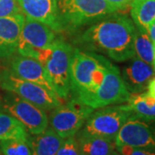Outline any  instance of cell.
I'll return each instance as SVG.
<instances>
[{
    "instance_id": "1",
    "label": "cell",
    "mask_w": 155,
    "mask_h": 155,
    "mask_svg": "<svg viewBox=\"0 0 155 155\" xmlns=\"http://www.w3.org/2000/svg\"><path fill=\"white\" fill-rule=\"evenodd\" d=\"M134 32L132 19L114 13L87 28L81 41L91 49L102 52L116 62H123L135 56Z\"/></svg>"
},
{
    "instance_id": "2",
    "label": "cell",
    "mask_w": 155,
    "mask_h": 155,
    "mask_svg": "<svg viewBox=\"0 0 155 155\" xmlns=\"http://www.w3.org/2000/svg\"><path fill=\"white\" fill-rule=\"evenodd\" d=\"M73 50L70 45L56 39L48 48L39 53L36 60L44 67L53 88L61 99L67 98L72 90L71 65Z\"/></svg>"
},
{
    "instance_id": "3",
    "label": "cell",
    "mask_w": 155,
    "mask_h": 155,
    "mask_svg": "<svg viewBox=\"0 0 155 155\" xmlns=\"http://www.w3.org/2000/svg\"><path fill=\"white\" fill-rule=\"evenodd\" d=\"M105 74V67L102 56L73 50L71 65L72 90L80 102L94 93L102 84Z\"/></svg>"
},
{
    "instance_id": "4",
    "label": "cell",
    "mask_w": 155,
    "mask_h": 155,
    "mask_svg": "<svg viewBox=\"0 0 155 155\" xmlns=\"http://www.w3.org/2000/svg\"><path fill=\"white\" fill-rule=\"evenodd\" d=\"M57 6L64 29L99 21L119 11L105 0H57Z\"/></svg>"
},
{
    "instance_id": "5",
    "label": "cell",
    "mask_w": 155,
    "mask_h": 155,
    "mask_svg": "<svg viewBox=\"0 0 155 155\" xmlns=\"http://www.w3.org/2000/svg\"><path fill=\"white\" fill-rule=\"evenodd\" d=\"M102 61L105 67L103 82L94 93L81 101L93 110L127 103L131 95L125 86L119 68L103 56Z\"/></svg>"
},
{
    "instance_id": "6",
    "label": "cell",
    "mask_w": 155,
    "mask_h": 155,
    "mask_svg": "<svg viewBox=\"0 0 155 155\" xmlns=\"http://www.w3.org/2000/svg\"><path fill=\"white\" fill-rule=\"evenodd\" d=\"M0 112L15 117L31 134L41 133L48 126V117L44 110L11 91L0 96Z\"/></svg>"
},
{
    "instance_id": "7",
    "label": "cell",
    "mask_w": 155,
    "mask_h": 155,
    "mask_svg": "<svg viewBox=\"0 0 155 155\" xmlns=\"http://www.w3.org/2000/svg\"><path fill=\"white\" fill-rule=\"evenodd\" d=\"M132 114L127 104L103 107L91 114L80 135L100 136L115 140L119 130Z\"/></svg>"
},
{
    "instance_id": "8",
    "label": "cell",
    "mask_w": 155,
    "mask_h": 155,
    "mask_svg": "<svg viewBox=\"0 0 155 155\" xmlns=\"http://www.w3.org/2000/svg\"><path fill=\"white\" fill-rule=\"evenodd\" d=\"M0 86L6 91L17 94L45 111L52 110L62 104L61 98L55 92L16 77L11 71H5L0 76Z\"/></svg>"
},
{
    "instance_id": "9",
    "label": "cell",
    "mask_w": 155,
    "mask_h": 155,
    "mask_svg": "<svg viewBox=\"0 0 155 155\" xmlns=\"http://www.w3.org/2000/svg\"><path fill=\"white\" fill-rule=\"evenodd\" d=\"M93 111L92 108L85 105L77 98L72 99L67 104H62L52 110L48 123L61 138H68L74 136L80 130Z\"/></svg>"
},
{
    "instance_id": "10",
    "label": "cell",
    "mask_w": 155,
    "mask_h": 155,
    "mask_svg": "<svg viewBox=\"0 0 155 155\" xmlns=\"http://www.w3.org/2000/svg\"><path fill=\"white\" fill-rule=\"evenodd\" d=\"M55 41V31L42 22L25 17L17 51L20 55L36 60L39 53Z\"/></svg>"
},
{
    "instance_id": "11",
    "label": "cell",
    "mask_w": 155,
    "mask_h": 155,
    "mask_svg": "<svg viewBox=\"0 0 155 155\" xmlns=\"http://www.w3.org/2000/svg\"><path fill=\"white\" fill-rule=\"evenodd\" d=\"M115 143L155 150V121L133 113L116 134Z\"/></svg>"
},
{
    "instance_id": "12",
    "label": "cell",
    "mask_w": 155,
    "mask_h": 155,
    "mask_svg": "<svg viewBox=\"0 0 155 155\" xmlns=\"http://www.w3.org/2000/svg\"><path fill=\"white\" fill-rule=\"evenodd\" d=\"M17 3L25 17L44 23L55 32L64 30L57 0H17Z\"/></svg>"
},
{
    "instance_id": "13",
    "label": "cell",
    "mask_w": 155,
    "mask_h": 155,
    "mask_svg": "<svg viewBox=\"0 0 155 155\" xmlns=\"http://www.w3.org/2000/svg\"><path fill=\"white\" fill-rule=\"evenodd\" d=\"M121 75L127 91L131 94H138L147 91L149 82L155 77V71L153 66L134 56L122 69Z\"/></svg>"
},
{
    "instance_id": "14",
    "label": "cell",
    "mask_w": 155,
    "mask_h": 155,
    "mask_svg": "<svg viewBox=\"0 0 155 155\" xmlns=\"http://www.w3.org/2000/svg\"><path fill=\"white\" fill-rule=\"evenodd\" d=\"M11 69V73L16 77L39 84L49 91L55 92L44 67L37 60L19 54L13 59Z\"/></svg>"
},
{
    "instance_id": "15",
    "label": "cell",
    "mask_w": 155,
    "mask_h": 155,
    "mask_svg": "<svg viewBox=\"0 0 155 155\" xmlns=\"http://www.w3.org/2000/svg\"><path fill=\"white\" fill-rule=\"evenodd\" d=\"M25 21L23 13L0 17V57L12 55L17 50L20 34Z\"/></svg>"
},
{
    "instance_id": "16",
    "label": "cell",
    "mask_w": 155,
    "mask_h": 155,
    "mask_svg": "<svg viewBox=\"0 0 155 155\" xmlns=\"http://www.w3.org/2000/svg\"><path fill=\"white\" fill-rule=\"evenodd\" d=\"M63 140L50 127L37 134H28L27 141L32 155H55Z\"/></svg>"
},
{
    "instance_id": "17",
    "label": "cell",
    "mask_w": 155,
    "mask_h": 155,
    "mask_svg": "<svg viewBox=\"0 0 155 155\" xmlns=\"http://www.w3.org/2000/svg\"><path fill=\"white\" fill-rule=\"evenodd\" d=\"M77 140L81 155H110L116 151L115 140L110 139L79 135Z\"/></svg>"
},
{
    "instance_id": "18",
    "label": "cell",
    "mask_w": 155,
    "mask_h": 155,
    "mask_svg": "<svg viewBox=\"0 0 155 155\" xmlns=\"http://www.w3.org/2000/svg\"><path fill=\"white\" fill-rule=\"evenodd\" d=\"M129 7L135 26L147 30L155 20V0H133Z\"/></svg>"
},
{
    "instance_id": "19",
    "label": "cell",
    "mask_w": 155,
    "mask_h": 155,
    "mask_svg": "<svg viewBox=\"0 0 155 155\" xmlns=\"http://www.w3.org/2000/svg\"><path fill=\"white\" fill-rule=\"evenodd\" d=\"M28 132L22 122L15 117L0 112V140H28Z\"/></svg>"
},
{
    "instance_id": "20",
    "label": "cell",
    "mask_w": 155,
    "mask_h": 155,
    "mask_svg": "<svg viewBox=\"0 0 155 155\" xmlns=\"http://www.w3.org/2000/svg\"><path fill=\"white\" fill-rule=\"evenodd\" d=\"M127 105L134 115L144 119L155 121V99L147 92L131 94Z\"/></svg>"
},
{
    "instance_id": "21",
    "label": "cell",
    "mask_w": 155,
    "mask_h": 155,
    "mask_svg": "<svg viewBox=\"0 0 155 155\" xmlns=\"http://www.w3.org/2000/svg\"><path fill=\"white\" fill-rule=\"evenodd\" d=\"M134 48L135 56L137 58L153 66L155 48L153 42L150 39L147 30L135 26Z\"/></svg>"
},
{
    "instance_id": "22",
    "label": "cell",
    "mask_w": 155,
    "mask_h": 155,
    "mask_svg": "<svg viewBox=\"0 0 155 155\" xmlns=\"http://www.w3.org/2000/svg\"><path fill=\"white\" fill-rule=\"evenodd\" d=\"M0 149L3 155H32L27 140H0Z\"/></svg>"
},
{
    "instance_id": "23",
    "label": "cell",
    "mask_w": 155,
    "mask_h": 155,
    "mask_svg": "<svg viewBox=\"0 0 155 155\" xmlns=\"http://www.w3.org/2000/svg\"><path fill=\"white\" fill-rule=\"evenodd\" d=\"M55 155H80L79 147L75 135L64 139Z\"/></svg>"
},
{
    "instance_id": "24",
    "label": "cell",
    "mask_w": 155,
    "mask_h": 155,
    "mask_svg": "<svg viewBox=\"0 0 155 155\" xmlns=\"http://www.w3.org/2000/svg\"><path fill=\"white\" fill-rule=\"evenodd\" d=\"M22 13L17 0H0V17Z\"/></svg>"
},
{
    "instance_id": "25",
    "label": "cell",
    "mask_w": 155,
    "mask_h": 155,
    "mask_svg": "<svg viewBox=\"0 0 155 155\" xmlns=\"http://www.w3.org/2000/svg\"><path fill=\"white\" fill-rule=\"evenodd\" d=\"M116 150L121 155H155L154 149L135 147L127 145L116 146Z\"/></svg>"
},
{
    "instance_id": "26",
    "label": "cell",
    "mask_w": 155,
    "mask_h": 155,
    "mask_svg": "<svg viewBox=\"0 0 155 155\" xmlns=\"http://www.w3.org/2000/svg\"><path fill=\"white\" fill-rule=\"evenodd\" d=\"M105 1L116 7L119 11H122L129 7L133 0H105Z\"/></svg>"
},
{
    "instance_id": "27",
    "label": "cell",
    "mask_w": 155,
    "mask_h": 155,
    "mask_svg": "<svg viewBox=\"0 0 155 155\" xmlns=\"http://www.w3.org/2000/svg\"><path fill=\"white\" fill-rule=\"evenodd\" d=\"M147 93L151 97L155 99V77L148 84L147 89Z\"/></svg>"
},
{
    "instance_id": "28",
    "label": "cell",
    "mask_w": 155,
    "mask_h": 155,
    "mask_svg": "<svg viewBox=\"0 0 155 155\" xmlns=\"http://www.w3.org/2000/svg\"><path fill=\"white\" fill-rule=\"evenodd\" d=\"M147 33L149 35L150 39L154 44L155 42V20L150 24V26L147 28Z\"/></svg>"
},
{
    "instance_id": "29",
    "label": "cell",
    "mask_w": 155,
    "mask_h": 155,
    "mask_svg": "<svg viewBox=\"0 0 155 155\" xmlns=\"http://www.w3.org/2000/svg\"><path fill=\"white\" fill-rule=\"evenodd\" d=\"M110 155H121V154H120V153H118V152L116 150V151H115V152H113Z\"/></svg>"
},
{
    "instance_id": "30",
    "label": "cell",
    "mask_w": 155,
    "mask_h": 155,
    "mask_svg": "<svg viewBox=\"0 0 155 155\" xmlns=\"http://www.w3.org/2000/svg\"><path fill=\"white\" fill-rule=\"evenodd\" d=\"M153 69H154V71H155V54H154V58H153Z\"/></svg>"
},
{
    "instance_id": "31",
    "label": "cell",
    "mask_w": 155,
    "mask_h": 155,
    "mask_svg": "<svg viewBox=\"0 0 155 155\" xmlns=\"http://www.w3.org/2000/svg\"><path fill=\"white\" fill-rule=\"evenodd\" d=\"M2 154V153H1V149H0V155Z\"/></svg>"
},
{
    "instance_id": "32",
    "label": "cell",
    "mask_w": 155,
    "mask_h": 155,
    "mask_svg": "<svg viewBox=\"0 0 155 155\" xmlns=\"http://www.w3.org/2000/svg\"><path fill=\"white\" fill-rule=\"evenodd\" d=\"M154 48H155V42H154Z\"/></svg>"
},
{
    "instance_id": "33",
    "label": "cell",
    "mask_w": 155,
    "mask_h": 155,
    "mask_svg": "<svg viewBox=\"0 0 155 155\" xmlns=\"http://www.w3.org/2000/svg\"><path fill=\"white\" fill-rule=\"evenodd\" d=\"M80 155H81V154H80Z\"/></svg>"
}]
</instances>
